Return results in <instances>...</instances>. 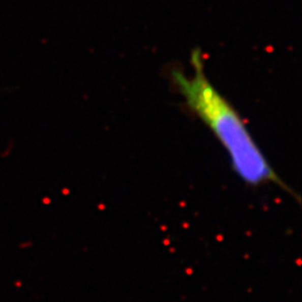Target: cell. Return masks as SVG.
<instances>
[{"instance_id":"6da1fadb","label":"cell","mask_w":302,"mask_h":302,"mask_svg":"<svg viewBox=\"0 0 302 302\" xmlns=\"http://www.w3.org/2000/svg\"><path fill=\"white\" fill-rule=\"evenodd\" d=\"M189 64L190 75L173 69L170 71V81L186 108L209 129L226 151L233 171L248 186L276 185L299 201V196L265 158L238 111L207 77L200 48L192 49Z\"/></svg>"}]
</instances>
